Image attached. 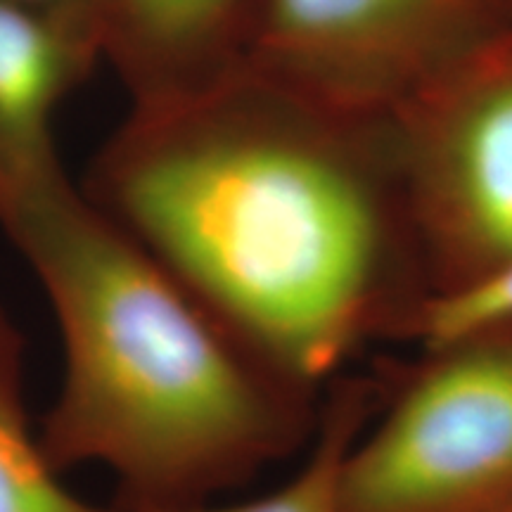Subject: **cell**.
Listing matches in <instances>:
<instances>
[{
	"instance_id": "1",
	"label": "cell",
	"mask_w": 512,
	"mask_h": 512,
	"mask_svg": "<svg viewBox=\"0 0 512 512\" xmlns=\"http://www.w3.org/2000/svg\"><path fill=\"white\" fill-rule=\"evenodd\" d=\"M86 195L268 366L323 394L430 297L387 114L245 62L131 100Z\"/></svg>"
},
{
	"instance_id": "2",
	"label": "cell",
	"mask_w": 512,
	"mask_h": 512,
	"mask_svg": "<svg viewBox=\"0 0 512 512\" xmlns=\"http://www.w3.org/2000/svg\"><path fill=\"white\" fill-rule=\"evenodd\" d=\"M0 230L60 328L41 432L57 470L105 467L126 508L192 505L309 444L323 394L268 366L62 166L0 185Z\"/></svg>"
},
{
	"instance_id": "3",
	"label": "cell",
	"mask_w": 512,
	"mask_h": 512,
	"mask_svg": "<svg viewBox=\"0 0 512 512\" xmlns=\"http://www.w3.org/2000/svg\"><path fill=\"white\" fill-rule=\"evenodd\" d=\"M377 370L380 408L339 467L342 512H512V328Z\"/></svg>"
},
{
	"instance_id": "4",
	"label": "cell",
	"mask_w": 512,
	"mask_h": 512,
	"mask_svg": "<svg viewBox=\"0 0 512 512\" xmlns=\"http://www.w3.org/2000/svg\"><path fill=\"white\" fill-rule=\"evenodd\" d=\"M432 294L512 259V31L387 114ZM430 294V297H432Z\"/></svg>"
},
{
	"instance_id": "5",
	"label": "cell",
	"mask_w": 512,
	"mask_h": 512,
	"mask_svg": "<svg viewBox=\"0 0 512 512\" xmlns=\"http://www.w3.org/2000/svg\"><path fill=\"white\" fill-rule=\"evenodd\" d=\"M512 31V0H254L238 62L366 114Z\"/></svg>"
},
{
	"instance_id": "6",
	"label": "cell",
	"mask_w": 512,
	"mask_h": 512,
	"mask_svg": "<svg viewBox=\"0 0 512 512\" xmlns=\"http://www.w3.org/2000/svg\"><path fill=\"white\" fill-rule=\"evenodd\" d=\"M102 60L93 38L19 0H0V185L62 166L55 119Z\"/></svg>"
},
{
	"instance_id": "7",
	"label": "cell",
	"mask_w": 512,
	"mask_h": 512,
	"mask_svg": "<svg viewBox=\"0 0 512 512\" xmlns=\"http://www.w3.org/2000/svg\"><path fill=\"white\" fill-rule=\"evenodd\" d=\"M254 0H105V62L131 100L204 83L240 60Z\"/></svg>"
},
{
	"instance_id": "8",
	"label": "cell",
	"mask_w": 512,
	"mask_h": 512,
	"mask_svg": "<svg viewBox=\"0 0 512 512\" xmlns=\"http://www.w3.org/2000/svg\"><path fill=\"white\" fill-rule=\"evenodd\" d=\"M382 401L380 370L373 375L337 377L320 403L318 427L304 465L275 491L245 503L214 505H143L128 512H342L339 467L354 439L366 430Z\"/></svg>"
},
{
	"instance_id": "9",
	"label": "cell",
	"mask_w": 512,
	"mask_h": 512,
	"mask_svg": "<svg viewBox=\"0 0 512 512\" xmlns=\"http://www.w3.org/2000/svg\"><path fill=\"white\" fill-rule=\"evenodd\" d=\"M19 356L17 332L0 313V512H112L83 501L57 479L24 411Z\"/></svg>"
},
{
	"instance_id": "10",
	"label": "cell",
	"mask_w": 512,
	"mask_h": 512,
	"mask_svg": "<svg viewBox=\"0 0 512 512\" xmlns=\"http://www.w3.org/2000/svg\"><path fill=\"white\" fill-rule=\"evenodd\" d=\"M494 328H512V259L460 290L427 297L413 320L408 342L427 347Z\"/></svg>"
},
{
	"instance_id": "11",
	"label": "cell",
	"mask_w": 512,
	"mask_h": 512,
	"mask_svg": "<svg viewBox=\"0 0 512 512\" xmlns=\"http://www.w3.org/2000/svg\"><path fill=\"white\" fill-rule=\"evenodd\" d=\"M93 38L105 60V0H19Z\"/></svg>"
}]
</instances>
